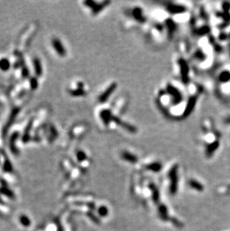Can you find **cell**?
Returning <instances> with one entry per match:
<instances>
[{
    "label": "cell",
    "mask_w": 230,
    "mask_h": 231,
    "mask_svg": "<svg viewBox=\"0 0 230 231\" xmlns=\"http://www.w3.org/2000/svg\"><path fill=\"white\" fill-rule=\"evenodd\" d=\"M118 88V82L115 80H110L99 89L96 96L97 106L108 104L111 97L114 95Z\"/></svg>",
    "instance_id": "obj_5"
},
{
    "label": "cell",
    "mask_w": 230,
    "mask_h": 231,
    "mask_svg": "<svg viewBox=\"0 0 230 231\" xmlns=\"http://www.w3.org/2000/svg\"><path fill=\"white\" fill-rule=\"evenodd\" d=\"M67 92L73 97H85L89 93V87L82 79H73L70 83Z\"/></svg>",
    "instance_id": "obj_7"
},
{
    "label": "cell",
    "mask_w": 230,
    "mask_h": 231,
    "mask_svg": "<svg viewBox=\"0 0 230 231\" xmlns=\"http://www.w3.org/2000/svg\"><path fill=\"white\" fill-rule=\"evenodd\" d=\"M88 125L86 123H79L73 126L70 130V137L73 139H82L88 132Z\"/></svg>",
    "instance_id": "obj_8"
},
{
    "label": "cell",
    "mask_w": 230,
    "mask_h": 231,
    "mask_svg": "<svg viewBox=\"0 0 230 231\" xmlns=\"http://www.w3.org/2000/svg\"><path fill=\"white\" fill-rule=\"evenodd\" d=\"M34 65H35V73L37 76H40L42 74V68H41V64L39 59L36 58L34 62Z\"/></svg>",
    "instance_id": "obj_12"
},
{
    "label": "cell",
    "mask_w": 230,
    "mask_h": 231,
    "mask_svg": "<svg viewBox=\"0 0 230 231\" xmlns=\"http://www.w3.org/2000/svg\"><path fill=\"white\" fill-rule=\"evenodd\" d=\"M173 70L174 73V78L176 80L188 85L194 79H192V69L190 64V60L188 57L179 53H175L173 59Z\"/></svg>",
    "instance_id": "obj_4"
},
{
    "label": "cell",
    "mask_w": 230,
    "mask_h": 231,
    "mask_svg": "<svg viewBox=\"0 0 230 231\" xmlns=\"http://www.w3.org/2000/svg\"><path fill=\"white\" fill-rule=\"evenodd\" d=\"M121 156L123 160L131 163H136L138 160L136 155L128 150H123L121 153Z\"/></svg>",
    "instance_id": "obj_10"
},
{
    "label": "cell",
    "mask_w": 230,
    "mask_h": 231,
    "mask_svg": "<svg viewBox=\"0 0 230 231\" xmlns=\"http://www.w3.org/2000/svg\"><path fill=\"white\" fill-rule=\"evenodd\" d=\"M11 67V64H10L9 59L6 58H0V70L2 71H6Z\"/></svg>",
    "instance_id": "obj_11"
},
{
    "label": "cell",
    "mask_w": 230,
    "mask_h": 231,
    "mask_svg": "<svg viewBox=\"0 0 230 231\" xmlns=\"http://www.w3.org/2000/svg\"><path fill=\"white\" fill-rule=\"evenodd\" d=\"M150 16L140 5L128 6L123 11V25L126 29L144 28L150 23Z\"/></svg>",
    "instance_id": "obj_3"
},
{
    "label": "cell",
    "mask_w": 230,
    "mask_h": 231,
    "mask_svg": "<svg viewBox=\"0 0 230 231\" xmlns=\"http://www.w3.org/2000/svg\"><path fill=\"white\" fill-rule=\"evenodd\" d=\"M51 44H52L53 50L60 58H65L67 56V50L61 39L58 37H53L51 41Z\"/></svg>",
    "instance_id": "obj_9"
},
{
    "label": "cell",
    "mask_w": 230,
    "mask_h": 231,
    "mask_svg": "<svg viewBox=\"0 0 230 231\" xmlns=\"http://www.w3.org/2000/svg\"><path fill=\"white\" fill-rule=\"evenodd\" d=\"M111 4V1L106 0H87L82 2V7L89 16L97 17L102 14Z\"/></svg>",
    "instance_id": "obj_6"
},
{
    "label": "cell",
    "mask_w": 230,
    "mask_h": 231,
    "mask_svg": "<svg viewBox=\"0 0 230 231\" xmlns=\"http://www.w3.org/2000/svg\"><path fill=\"white\" fill-rule=\"evenodd\" d=\"M200 130V139L205 149V155L207 157H211L219 148L221 135L211 118H205L202 120Z\"/></svg>",
    "instance_id": "obj_2"
},
{
    "label": "cell",
    "mask_w": 230,
    "mask_h": 231,
    "mask_svg": "<svg viewBox=\"0 0 230 231\" xmlns=\"http://www.w3.org/2000/svg\"><path fill=\"white\" fill-rule=\"evenodd\" d=\"M203 91L202 86L194 80L186 86L175 79H168L156 90L155 103L165 118L183 120L194 112Z\"/></svg>",
    "instance_id": "obj_1"
},
{
    "label": "cell",
    "mask_w": 230,
    "mask_h": 231,
    "mask_svg": "<svg viewBox=\"0 0 230 231\" xmlns=\"http://www.w3.org/2000/svg\"><path fill=\"white\" fill-rule=\"evenodd\" d=\"M190 185L193 186L194 188H195V189H198V190H202V185L200 183H199V182H197V181H192V182H190Z\"/></svg>",
    "instance_id": "obj_13"
}]
</instances>
